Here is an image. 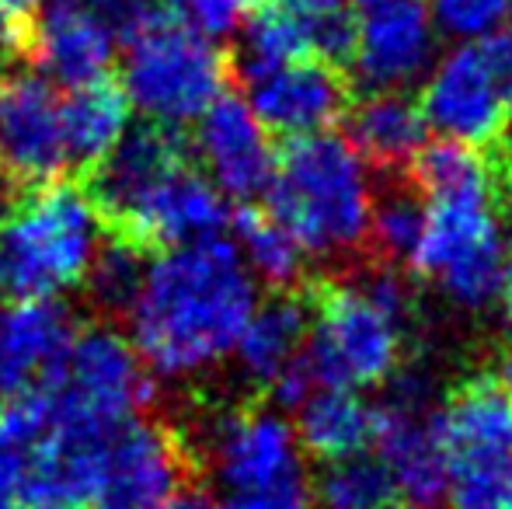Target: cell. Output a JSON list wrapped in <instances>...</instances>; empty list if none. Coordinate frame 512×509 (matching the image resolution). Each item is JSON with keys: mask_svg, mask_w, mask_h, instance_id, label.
Listing matches in <instances>:
<instances>
[{"mask_svg": "<svg viewBox=\"0 0 512 509\" xmlns=\"http://www.w3.org/2000/svg\"><path fill=\"white\" fill-rule=\"evenodd\" d=\"M258 304L251 272L216 238L150 258L129 311V346L161 377H189L234 353Z\"/></svg>", "mask_w": 512, "mask_h": 509, "instance_id": "cell-1", "label": "cell"}, {"mask_svg": "<svg viewBox=\"0 0 512 509\" xmlns=\"http://www.w3.org/2000/svg\"><path fill=\"white\" fill-rule=\"evenodd\" d=\"M265 196V213L290 231L304 255L321 258L363 245L377 203L366 161L345 136H335L331 129L286 143Z\"/></svg>", "mask_w": 512, "mask_h": 509, "instance_id": "cell-2", "label": "cell"}, {"mask_svg": "<svg viewBox=\"0 0 512 509\" xmlns=\"http://www.w3.org/2000/svg\"><path fill=\"white\" fill-rule=\"evenodd\" d=\"M405 304V286L391 272L328 286L307 325L304 367L310 381L349 391L391 381L405 342Z\"/></svg>", "mask_w": 512, "mask_h": 509, "instance_id": "cell-3", "label": "cell"}, {"mask_svg": "<svg viewBox=\"0 0 512 509\" xmlns=\"http://www.w3.org/2000/svg\"><path fill=\"white\" fill-rule=\"evenodd\" d=\"M115 39L126 49L122 91L129 109L143 112L147 123L178 129L227 95V53L178 21L164 0H154L129 18Z\"/></svg>", "mask_w": 512, "mask_h": 509, "instance_id": "cell-4", "label": "cell"}, {"mask_svg": "<svg viewBox=\"0 0 512 509\" xmlns=\"http://www.w3.org/2000/svg\"><path fill=\"white\" fill-rule=\"evenodd\" d=\"M192 464L209 471L223 509H310L314 482L293 426L272 408H230L189 440Z\"/></svg>", "mask_w": 512, "mask_h": 509, "instance_id": "cell-5", "label": "cell"}, {"mask_svg": "<svg viewBox=\"0 0 512 509\" xmlns=\"http://www.w3.org/2000/svg\"><path fill=\"white\" fill-rule=\"evenodd\" d=\"M98 234L102 224L81 185L53 182L21 192L0 231V290L18 300H56L81 286Z\"/></svg>", "mask_w": 512, "mask_h": 509, "instance_id": "cell-6", "label": "cell"}, {"mask_svg": "<svg viewBox=\"0 0 512 509\" xmlns=\"http://www.w3.org/2000/svg\"><path fill=\"white\" fill-rule=\"evenodd\" d=\"M39 391L46 394L53 422L91 433H115L154 401L150 370L126 335L102 321L77 328L60 374Z\"/></svg>", "mask_w": 512, "mask_h": 509, "instance_id": "cell-7", "label": "cell"}, {"mask_svg": "<svg viewBox=\"0 0 512 509\" xmlns=\"http://www.w3.org/2000/svg\"><path fill=\"white\" fill-rule=\"evenodd\" d=\"M422 119L439 140L485 147L512 126V32L457 42L425 74Z\"/></svg>", "mask_w": 512, "mask_h": 509, "instance_id": "cell-8", "label": "cell"}, {"mask_svg": "<svg viewBox=\"0 0 512 509\" xmlns=\"http://www.w3.org/2000/svg\"><path fill=\"white\" fill-rule=\"evenodd\" d=\"M506 258L509 245L495 213V196H453L425 203V231L411 265L457 307L481 311L499 300Z\"/></svg>", "mask_w": 512, "mask_h": 509, "instance_id": "cell-9", "label": "cell"}, {"mask_svg": "<svg viewBox=\"0 0 512 509\" xmlns=\"http://www.w3.org/2000/svg\"><path fill=\"white\" fill-rule=\"evenodd\" d=\"M196 464L185 429L171 419H133L108 440L91 509H161L192 485Z\"/></svg>", "mask_w": 512, "mask_h": 509, "instance_id": "cell-10", "label": "cell"}, {"mask_svg": "<svg viewBox=\"0 0 512 509\" xmlns=\"http://www.w3.org/2000/svg\"><path fill=\"white\" fill-rule=\"evenodd\" d=\"M182 164H189V143L182 140V133L171 126L143 123L126 129L112 154L84 171L81 192L88 196L102 231L108 238H119L157 192V185Z\"/></svg>", "mask_w": 512, "mask_h": 509, "instance_id": "cell-11", "label": "cell"}, {"mask_svg": "<svg viewBox=\"0 0 512 509\" xmlns=\"http://www.w3.org/2000/svg\"><path fill=\"white\" fill-rule=\"evenodd\" d=\"M70 168L63 143L60 98L39 74L0 81V178L11 189L32 192L63 182Z\"/></svg>", "mask_w": 512, "mask_h": 509, "instance_id": "cell-12", "label": "cell"}, {"mask_svg": "<svg viewBox=\"0 0 512 509\" xmlns=\"http://www.w3.org/2000/svg\"><path fill=\"white\" fill-rule=\"evenodd\" d=\"M352 70L370 91H405L429 74L436 56L425 0H352Z\"/></svg>", "mask_w": 512, "mask_h": 509, "instance_id": "cell-13", "label": "cell"}, {"mask_svg": "<svg viewBox=\"0 0 512 509\" xmlns=\"http://www.w3.org/2000/svg\"><path fill=\"white\" fill-rule=\"evenodd\" d=\"M373 447L380 468L391 478V489L418 509L443 503L446 457L439 450L432 415L425 412V394L401 381L398 391L373 408Z\"/></svg>", "mask_w": 512, "mask_h": 509, "instance_id": "cell-14", "label": "cell"}, {"mask_svg": "<svg viewBox=\"0 0 512 509\" xmlns=\"http://www.w3.org/2000/svg\"><path fill=\"white\" fill-rule=\"evenodd\" d=\"M244 88H248L244 102L255 112L258 123L269 133L290 136V140L328 133L349 105L342 74L310 56L248 74Z\"/></svg>", "mask_w": 512, "mask_h": 509, "instance_id": "cell-15", "label": "cell"}, {"mask_svg": "<svg viewBox=\"0 0 512 509\" xmlns=\"http://www.w3.org/2000/svg\"><path fill=\"white\" fill-rule=\"evenodd\" d=\"M196 154L206 168L203 175L223 192V199L241 203L265 196L276 171L272 133L237 95H220L199 116Z\"/></svg>", "mask_w": 512, "mask_h": 509, "instance_id": "cell-16", "label": "cell"}, {"mask_svg": "<svg viewBox=\"0 0 512 509\" xmlns=\"http://www.w3.org/2000/svg\"><path fill=\"white\" fill-rule=\"evenodd\" d=\"M227 224L230 206L223 192L189 161L157 185V192L143 203L119 241L140 248L143 255H161L171 248L223 238Z\"/></svg>", "mask_w": 512, "mask_h": 509, "instance_id": "cell-17", "label": "cell"}, {"mask_svg": "<svg viewBox=\"0 0 512 509\" xmlns=\"http://www.w3.org/2000/svg\"><path fill=\"white\" fill-rule=\"evenodd\" d=\"M115 46L119 39H115L112 21L98 11L77 4H53L46 14L32 18L21 60L32 63L42 81L81 88L108 74Z\"/></svg>", "mask_w": 512, "mask_h": 509, "instance_id": "cell-18", "label": "cell"}, {"mask_svg": "<svg viewBox=\"0 0 512 509\" xmlns=\"http://www.w3.org/2000/svg\"><path fill=\"white\" fill-rule=\"evenodd\" d=\"M77 321L60 300H18L0 314V394L39 391L60 374Z\"/></svg>", "mask_w": 512, "mask_h": 509, "instance_id": "cell-19", "label": "cell"}, {"mask_svg": "<svg viewBox=\"0 0 512 509\" xmlns=\"http://www.w3.org/2000/svg\"><path fill=\"white\" fill-rule=\"evenodd\" d=\"M446 471L512 461V401L495 381H471L432 412Z\"/></svg>", "mask_w": 512, "mask_h": 509, "instance_id": "cell-20", "label": "cell"}, {"mask_svg": "<svg viewBox=\"0 0 512 509\" xmlns=\"http://www.w3.org/2000/svg\"><path fill=\"white\" fill-rule=\"evenodd\" d=\"M307 307L297 297H279L255 304L241 339L234 346L237 367L251 384L276 391L290 374H297L307 349Z\"/></svg>", "mask_w": 512, "mask_h": 509, "instance_id": "cell-21", "label": "cell"}, {"mask_svg": "<svg viewBox=\"0 0 512 509\" xmlns=\"http://www.w3.org/2000/svg\"><path fill=\"white\" fill-rule=\"evenodd\" d=\"M290 426L304 454L331 464L366 454L373 443V405L349 387L310 384L304 398L293 405Z\"/></svg>", "mask_w": 512, "mask_h": 509, "instance_id": "cell-22", "label": "cell"}, {"mask_svg": "<svg viewBox=\"0 0 512 509\" xmlns=\"http://www.w3.org/2000/svg\"><path fill=\"white\" fill-rule=\"evenodd\" d=\"M129 98L122 84L98 77L81 88H70V95L60 102L63 143H67L70 168H95L102 157L112 154L115 143L129 129Z\"/></svg>", "mask_w": 512, "mask_h": 509, "instance_id": "cell-23", "label": "cell"}, {"mask_svg": "<svg viewBox=\"0 0 512 509\" xmlns=\"http://www.w3.org/2000/svg\"><path fill=\"white\" fill-rule=\"evenodd\" d=\"M349 129V143L359 150V157L380 164V168H405L429 143L422 109L405 91H370L352 109Z\"/></svg>", "mask_w": 512, "mask_h": 509, "instance_id": "cell-24", "label": "cell"}, {"mask_svg": "<svg viewBox=\"0 0 512 509\" xmlns=\"http://www.w3.org/2000/svg\"><path fill=\"white\" fill-rule=\"evenodd\" d=\"M230 224L237 231L234 248L255 283H265L272 290H286L290 283H297L307 255L279 220H272L265 210H241L237 217H230Z\"/></svg>", "mask_w": 512, "mask_h": 509, "instance_id": "cell-25", "label": "cell"}, {"mask_svg": "<svg viewBox=\"0 0 512 509\" xmlns=\"http://www.w3.org/2000/svg\"><path fill=\"white\" fill-rule=\"evenodd\" d=\"M415 178L425 199L495 196V168L478 147L453 140H432L418 150Z\"/></svg>", "mask_w": 512, "mask_h": 509, "instance_id": "cell-26", "label": "cell"}, {"mask_svg": "<svg viewBox=\"0 0 512 509\" xmlns=\"http://www.w3.org/2000/svg\"><path fill=\"white\" fill-rule=\"evenodd\" d=\"M147 265L150 262L140 248L126 245L119 238H108V245L98 248L88 272H84L81 286L88 293V304L102 318V325H115V321L129 318L136 297H140Z\"/></svg>", "mask_w": 512, "mask_h": 509, "instance_id": "cell-27", "label": "cell"}, {"mask_svg": "<svg viewBox=\"0 0 512 509\" xmlns=\"http://www.w3.org/2000/svg\"><path fill=\"white\" fill-rule=\"evenodd\" d=\"M310 56V21L286 4H258L244 18L241 77Z\"/></svg>", "mask_w": 512, "mask_h": 509, "instance_id": "cell-28", "label": "cell"}, {"mask_svg": "<svg viewBox=\"0 0 512 509\" xmlns=\"http://www.w3.org/2000/svg\"><path fill=\"white\" fill-rule=\"evenodd\" d=\"M391 496V478L370 454H352L324 464L314 485V499L321 509H380Z\"/></svg>", "mask_w": 512, "mask_h": 509, "instance_id": "cell-29", "label": "cell"}, {"mask_svg": "<svg viewBox=\"0 0 512 509\" xmlns=\"http://www.w3.org/2000/svg\"><path fill=\"white\" fill-rule=\"evenodd\" d=\"M425 231V206L411 192H387L373 203L370 213V234L373 245L387 258L411 262L418 252V241Z\"/></svg>", "mask_w": 512, "mask_h": 509, "instance_id": "cell-30", "label": "cell"}, {"mask_svg": "<svg viewBox=\"0 0 512 509\" xmlns=\"http://www.w3.org/2000/svg\"><path fill=\"white\" fill-rule=\"evenodd\" d=\"M443 503L450 509H512V461L450 468Z\"/></svg>", "mask_w": 512, "mask_h": 509, "instance_id": "cell-31", "label": "cell"}, {"mask_svg": "<svg viewBox=\"0 0 512 509\" xmlns=\"http://www.w3.org/2000/svg\"><path fill=\"white\" fill-rule=\"evenodd\" d=\"M432 28L457 42L485 39L509 21V0H425Z\"/></svg>", "mask_w": 512, "mask_h": 509, "instance_id": "cell-32", "label": "cell"}, {"mask_svg": "<svg viewBox=\"0 0 512 509\" xmlns=\"http://www.w3.org/2000/svg\"><path fill=\"white\" fill-rule=\"evenodd\" d=\"M164 4H168V11L175 14L178 21H185L192 32L216 42L244 25V18L251 14L255 0H164Z\"/></svg>", "mask_w": 512, "mask_h": 509, "instance_id": "cell-33", "label": "cell"}, {"mask_svg": "<svg viewBox=\"0 0 512 509\" xmlns=\"http://www.w3.org/2000/svg\"><path fill=\"white\" fill-rule=\"evenodd\" d=\"M352 46H356V28H352V14H324V18L310 21V53L321 56V63L338 67V63L352 60Z\"/></svg>", "mask_w": 512, "mask_h": 509, "instance_id": "cell-34", "label": "cell"}, {"mask_svg": "<svg viewBox=\"0 0 512 509\" xmlns=\"http://www.w3.org/2000/svg\"><path fill=\"white\" fill-rule=\"evenodd\" d=\"M28 25L32 18L11 11V7L0 0V56H21L25 53V39H28Z\"/></svg>", "mask_w": 512, "mask_h": 509, "instance_id": "cell-35", "label": "cell"}, {"mask_svg": "<svg viewBox=\"0 0 512 509\" xmlns=\"http://www.w3.org/2000/svg\"><path fill=\"white\" fill-rule=\"evenodd\" d=\"M56 4H77V7H91V11H98L102 18L112 21L115 25H126L129 18H136V14L143 11V7H150L154 0H56Z\"/></svg>", "mask_w": 512, "mask_h": 509, "instance_id": "cell-36", "label": "cell"}, {"mask_svg": "<svg viewBox=\"0 0 512 509\" xmlns=\"http://www.w3.org/2000/svg\"><path fill=\"white\" fill-rule=\"evenodd\" d=\"M161 509H223V506L213 492L199 489V485H185V489H178Z\"/></svg>", "mask_w": 512, "mask_h": 509, "instance_id": "cell-37", "label": "cell"}, {"mask_svg": "<svg viewBox=\"0 0 512 509\" xmlns=\"http://www.w3.org/2000/svg\"><path fill=\"white\" fill-rule=\"evenodd\" d=\"M279 4H286L290 11H297L300 18L314 21V18H324V14L345 11V4H349V0H279Z\"/></svg>", "mask_w": 512, "mask_h": 509, "instance_id": "cell-38", "label": "cell"}, {"mask_svg": "<svg viewBox=\"0 0 512 509\" xmlns=\"http://www.w3.org/2000/svg\"><path fill=\"white\" fill-rule=\"evenodd\" d=\"M502 304H506V321H509V332H512V248L506 258V272H502V290H499Z\"/></svg>", "mask_w": 512, "mask_h": 509, "instance_id": "cell-39", "label": "cell"}, {"mask_svg": "<svg viewBox=\"0 0 512 509\" xmlns=\"http://www.w3.org/2000/svg\"><path fill=\"white\" fill-rule=\"evenodd\" d=\"M4 4L11 7V11L25 14V18H35V4H39V0H4Z\"/></svg>", "mask_w": 512, "mask_h": 509, "instance_id": "cell-40", "label": "cell"}, {"mask_svg": "<svg viewBox=\"0 0 512 509\" xmlns=\"http://www.w3.org/2000/svg\"><path fill=\"white\" fill-rule=\"evenodd\" d=\"M499 387L506 391V398L512 401V356L506 360V370H502V381H499Z\"/></svg>", "mask_w": 512, "mask_h": 509, "instance_id": "cell-41", "label": "cell"}, {"mask_svg": "<svg viewBox=\"0 0 512 509\" xmlns=\"http://www.w3.org/2000/svg\"><path fill=\"white\" fill-rule=\"evenodd\" d=\"M380 509H418V506H411V503H405V499H387L384 506Z\"/></svg>", "mask_w": 512, "mask_h": 509, "instance_id": "cell-42", "label": "cell"}, {"mask_svg": "<svg viewBox=\"0 0 512 509\" xmlns=\"http://www.w3.org/2000/svg\"><path fill=\"white\" fill-rule=\"evenodd\" d=\"M28 509H63V506H28Z\"/></svg>", "mask_w": 512, "mask_h": 509, "instance_id": "cell-43", "label": "cell"}, {"mask_svg": "<svg viewBox=\"0 0 512 509\" xmlns=\"http://www.w3.org/2000/svg\"><path fill=\"white\" fill-rule=\"evenodd\" d=\"M509 21H512V0H509Z\"/></svg>", "mask_w": 512, "mask_h": 509, "instance_id": "cell-44", "label": "cell"}, {"mask_svg": "<svg viewBox=\"0 0 512 509\" xmlns=\"http://www.w3.org/2000/svg\"><path fill=\"white\" fill-rule=\"evenodd\" d=\"M0 412H4V405H0Z\"/></svg>", "mask_w": 512, "mask_h": 509, "instance_id": "cell-45", "label": "cell"}]
</instances>
